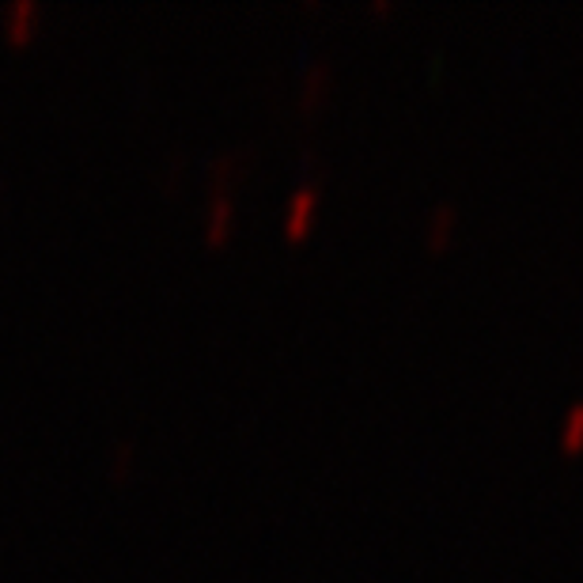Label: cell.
<instances>
[{"instance_id": "6da1fadb", "label": "cell", "mask_w": 583, "mask_h": 583, "mask_svg": "<svg viewBox=\"0 0 583 583\" xmlns=\"http://www.w3.org/2000/svg\"><path fill=\"white\" fill-rule=\"evenodd\" d=\"M315 202H319V190H315V186H304V190H299V194L288 202L285 228H288V231H299V228H304V220H307V216H311Z\"/></svg>"}, {"instance_id": "7a4b0ae2", "label": "cell", "mask_w": 583, "mask_h": 583, "mask_svg": "<svg viewBox=\"0 0 583 583\" xmlns=\"http://www.w3.org/2000/svg\"><path fill=\"white\" fill-rule=\"evenodd\" d=\"M561 439H564V447H576L580 439H583V402H580V405H572V413L564 416Z\"/></svg>"}, {"instance_id": "3957f363", "label": "cell", "mask_w": 583, "mask_h": 583, "mask_svg": "<svg viewBox=\"0 0 583 583\" xmlns=\"http://www.w3.org/2000/svg\"><path fill=\"white\" fill-rule=\"evenodd\" d=\"M228 220H231V205L216 202V208H213V236H220V228H228Z\"/></svg>"}, {"instance_id": "277c9868", "label": "cell", "mask_w": 583, "mask_h": 583, "mask_svg": "<svg viewBox=\"0 0 583 583\" xmlns=\"http://www.w3.org/2000/svg\"><path fill=\"white\" fill-rule=\"evenodd\" d=\"M447 224H451V208L444 205L436 216H432V231H436V236H444V231H447Z\"/></svg>"}]
</instances>
